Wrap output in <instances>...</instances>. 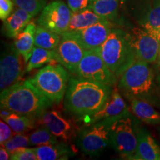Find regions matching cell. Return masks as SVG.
Instances as JSON below:
<instances>
[{
  "label": "cell",
  "instance_id": "cell-1",
  "mask_svg": "<svg viewBox=\"0 0 160 160\" xmlns=\"http://www.w3.org/2000/svg\"><path fill=\"white\" fill-rule=\"evenodd\" d=\"M153 64L137 59L119 78L117 88L128 101L144 100L160 108V71Z\"/></svg>",
  "mask_w": 160,
  "mask_h": 160
},
{
  "label": "cell",
  "instance_id": "cell-2",
  "mask_svg": "<svg viewBox=\"0 0 160 160\" xmlns=\"http://www.w3.org/2000/svg\"><path fill=\"white\" fill-rule=\"evenodd\" d=\"M113 87L79 77H70L65 95L66 111L79 118L99 111L111 94Z\"/></svg>",
  "mask_w": 160,
  "mask_h": 160
},
{
  "label": "cell",
  "instance_id": "cell-3",
  "mask_svg": "<svg viewBox=\"0 0 160 160\" xmlns=\"http://www.w3.org/2000/svg\"><path fill=\"white\" fill-rule=\"evenodd\" d=\"M53 104V102L44 96L29 79L20 81L1 92V108L35 119H39Z\"/></svg>",
  "mask_w": 160,
  "mask_h": 160
},
{
  "label": "cell",
  "instance_id": "cell-4",
  "mask_svg": "<svg viewBox=\"0 0 160 160\" xmlns=\"http://www.w3.org/2000/svg\"><path fill=\"white\" fill-rule=\"evenodd\" d=\"M99 52L106 65L119 79L137 60L127 31L118 28H112Z\"/></svg>",
  "mask_w": 160,
  "mask_h": 160
},
{
  "label": "cell",
  "instance_id": "cell-5",
  "mask_svg": "<svg viewBox=\"0 0 160 160\" xmlns=\"http://www.w3.org/2000/svg\"><path fill=\"white\" fill-rule=\"evenodd\" d=\"M139 123L130 112L117 118L110 127V145L123 159L133 160L137 145V132Z\"/></svg>",
  "mask_w": 160,
  "mask_h": 160
},
{
  "label": "cell",
  "instance_id": "cell-6",
  "mask_svg": "<svg viewBox=\"0 0 160 160\" xmlns=\"http://www.w3.org/2000/svg\"><path fill=\"white\" fill-rule=\"evenodd\" d=\"M62 65L43 67L29 80L44 96L53 103L59 104L65 97L70 74Z\"/></svg>",
  "mask_w": 160,
  "mask_h": 160
},
{
  "label": "cell",
  "instance_id": "cell-7",
  "mask_svg": "<svg viewBox=\"0 0 160 160\" xmlns=\"http://www.w3.org/2000/svg\"><path fill=\"white\" fill-rule=\"evenodd\" d=\"M117 119V118H116ZM115 119L86 125L78 131L76 145L84 154L99 157L110 145V127Z\"/></svg>",
  "mask_w": 160,
  "mask_h": 160
},
{
  "label": "cell",
  "instance_id": "cell-8",
  "mask_svg": "<svg viewBox=\"0 0 160 160\" xmlns=\"http://www.w3.org/2000/svg\"><path fill=\"white\" fill-rule=\"evenodd\" d=\"M27 72V62L14 45L2 43L0 57V90L3 92L21 81Z\"/></svg>",
  "mask_w": 160,
  "mask_h": 160
},
{
  "label": "cell",
  "instance_id": "cell-9",
  "mask_svg": "<svg viewBox=\"0 0 160 160\" xmlns=\"http://www.w3.org/2000/svg\"><path fill=\"white\" fill-rule=\"evenodd\" d=\"M125 31L137 59L149 63L157 62L160 44L159 32L140 26Z\"/></svg>",
  "mask_w": 160,
  "mask_h": 160
},
{
  "label": "cell",
  "instance_id": "cell-10",
  "mask_svg": "<svg viewBox=\"0 0 160 160\" xmlns=\"http://www.w3.org/2000/svg\"><path fill=\"white\" fill-rule=\"evenodd\" d=\"M76 75L112 87L119 82V78L113 74L102 58L99 48L85 51L82 59L78 65Z\"/></svg>",
  "mask_w": 160,
  "mask_h": 160
},
{
  "label": "cell",
  "instance_id": "cell-11",
  "mask_svg": "<svg viewBox=\"0 0 160 160\" xmlns=\"http://www.w3.org/2000/svg\"><path fill=\"white\" fill-rule=\"evenodd\" d=\"M72 16V11L61 0L52 1L41 12L38 24L49 31L62 35L67 31Z\"/></svg>",
  "mask_w": 160,
  "mask_h": 160
},
{
  "label": "cell",
  "instance_id": "cell-12",
  "mask_svg": "<svg viewBox=\"0 0 160 160\" xmlns=\"http://www.w3.org/2000/svg\"><path fill=\"white\" fill-rule=\"evenodd\" d=\"M61 41L55 49L56 60L72 74H76L78 65L85 55L86 50L68 32L61 35Z\"/></svg>",
  "mask_w": 160,
  "mask_h": 160
},
{
  "label": "cell",
  "instance_id": "cell-13",
  "mask_svg": "<svg viewBox=\"0 0 160 160\" xmlns=\"http://www.w3.org/2000/svg\"><path fill=\"white\" fill-rule=\"evenodd\" d=\"M112 24L108 20H102L86 28L68 32L79 42L86 51L101 47L111 33Z\"/></svg>",
  "mask_w": 160,
  "mask_h": 160
},
{
  "label": "cell",
  "instance_id": "cell-14",
  "mask_svg": "<svg viewBox=\"0 0 160 160\" xmlns=\"http://www.w3.org/2000/svg\"><path fill=\"white\" fill-rule=\"evenodd\" d=\"M130 112L128 106L122 97L118 88H113L111 96L103 107L93 115L84 118L83 121L86 125H88L105 119L122 117L128 114Z\"/></svg>",
  "mask_w": 160,
  "mask_h": 160
},
{
  "label": "cell",
  "instance_id": "cell-15",
  "mask_svg": "<svg viewBox=\"0 0 160 160\" xmlns=\"http://www.w3.org/2000/svg\"><path fill=\"white\" fill-rule=\"evenodd\" d=\"M40 124L45 125L58 139L68 142L74 133L72 122L57 111H46L39 119Z\"/></svg>",
  "mask_w": 160,
  "mask_h": 160
},
{
  "label": "cell",
  "instance_id": "cell-16",
  "mask_svg": "<svg viewBox=\"0 0 160 160\" xmlns=\"http://www.w3.org/2000/svg\"><path fill=\"white\" fill-rule=\"evenodd\" d=\"M133 160H160V147L145 128L138 129L137 145Z\"/></svg>",
  "mask_w": 160,
  "mask_h": 160
},
{
  "label": "cell",
  "instance_id": "cell-17",
  "mask_svg": "<svg viewBox=\"0 0 160 160\" xmlns=\"http://www.w3.org/2000/svg\"><path fill=\"white\" fill-rule=\"evenodd\" d=\"M151 0H121L120 8L126 15L140 27L145 25L148 15L151 11Z\"/></svg>",
  "mask_w": 160,
  "mask_h": 160
},
{
  "label": "cell",
  "instance_id": "cell-18",
  "mask_svg": "<svg viewBox=\"0 0 160 160\" xmlns=\"http://www.w3.org/2000/svg\"><path fill=\"white\" fill-rule=\"evenodd\" d=\"M32 17L28 12L19 8L4 21V34L7 37L15 38L31 22Z\"/></svg>",
  "mask_w": 160,
  "mask_h": 160
},
{
  "label": "cell",
  "instance_id": "cell-19",
  "mask_svg": "<svg viewBox=\"0 0 160 160\" xmlns=\"http://www.w3.org/2000/svg\"><path fill=\"white\" fill-rule=\"evenodd\" d=\"M129 102L131 113L137 119L151 125H159L160 112L157 111L153 105L137 99H131Z\"/></svg>",
  "mask_w": 160,
  "mask_h": 160
},
{
  "label": "cell",
  "instance_id": "cell-20",
  "mask_svg": "<svg viewBox=\"0 0 160 160\" xmlns=\"http://www.w3.org/2000/svg\"><path fill=\"white\" fill-rule=\"evenodd\" d=\"M37 26L35 23L31 22L21 33L14 38L13 45L18 51L23 56L28 63L31 57L33 50L35 47V34Z\"/></svg>",
  "mask_w": 160,
  "mask_h": 160
},
{
  "label": "cell",
  "instance_id": "cell-21",
  "mask_svg": "<svg viewBox=\"0 0 160 160\" xmlns=\"http://www.w3.org/2000/svg\"><path fill=\"white\" fill-rule=\"evenodd\" d=\"M38 160L68 159L74 155L72 149L65 142L38 146L35 148Z\"/></svg>",
  "mask_w": 160,
  "mask_h": 160
},
{
  "label": "cell",
  "instance_id": "cell-22",
  "mask_svg": "<svg viewBox=\"0 0 160 160\" xmlns=\"http://www.w3.org/2000/svg\"><path fill=\"white\" fill-rule=\"evenodd\" d=\"M102 20H107L97 15L90 8L83 11L72 13L68 28L66 32H73L79 31L91 26Z\"/></svg>",
  "mask_w": 160,
  "mask_h": 160
},
{
  "label": "cell",
  "instance_id": "cell-23",
  "mask_svg": "<svg viewBox=\"0 0 160 160\" xmlns=\"http://www.w3.org/2000/svg\"><path fill=\"white\" fill-rule=\"evenodd\" d=\"M121 0H91L88 8L108 21H115L119 17Z\"/></svg>",
  "mask_w": 160,
  "mask_h": 160
},
{
  "label": "cell",
  "instance_id": "cell-24",
  "mask_svg": "<svg viewBox=\"0 0 160 160\" xmlns=\"http://www.w3.org/2000/svg\"><path fill=\"white\" fill-rule=\"evenodd\" d=\"M61 35L38 26L35 34V46L48 50H55L61 41Z\"/></svg>",
  "mask_w": 160,
  "mask_h": 160
},
{
  "label": "cell",
  "instance_id": "cell-25",
  "mask_svg": "<svg viewBox=\"0 0 160 160\" xmlns=\"http://www.w3.org/2000/svg\"><path fill=\"white\" fill-rule=\"evenodd\" d=\"M56 60L55 50H48L35 46L31 57L27 63V72L42 67Z\"/></svg>",
  "mask_w": 160,
  "mask_h": 160
},
{
  "label": "cell",
  "instance_id": "cell-26",
  "mask_svg": "<svg viewBox=\"0 0 160 160\" xmlns=\"http://www.w3.org/2000/svg\"><path fill=\"white\" fill-rule=\"evenodd\" d=\"M36 120L28 116L13 112L4 121L8 124L15 133H25L34 128Z\"/></svg>",
  "mask_w": 160,
  "mask_h": 160
},
{
  "label": "cell",
  "instance_id": "cell-27",
  "mask_svg": "<svg viewBox=\"0 0 160 160\" xmlns=\"http://www.w3.org/2000/svg\"><path fill=\"white\" fill-rule=\"evenodd\" d=\"M29 139L31 146L37 147L59 142L58 138L42 124L29 135Z\"/></svg>",
  "mask_w": 160,
  "mask_h": 160
},
{
  "label": "cell",
  "instance_id": "cell-28",
  "mask_svg": "<svg viewBox=\"0 0 160 160\" xmlns=\"http://www.w3.org/2000/svg\"><path fill=\"white\" fill-rule=\"evenodd\" d=\"M143 28L160 33V0H153L151 11Z\"/></svg>",
  "mask_w": 160,
  "mask_h": 160
},
{
  "label": "cell",
  "instance_id": "cell-29",
  "mask_svg": "<svg viewBox=\"0 0 160 160\" xmlns=\"http://www.w3.org/2000/svg\"><path fill=\"white\" fill-rule=\"evenodd\" d=\"M19 8L28 11L32 17H35L47 5L48 0H13Z\"/></svg>",
  "mask_w": 160,
  "mask_h": 160
},
{
  "label": "cell",
  "instance_id": "cell-30",
  "mask_svg": "<svg viewBox=\"0 0 160 160\" xmlns=\"http://www.w3.org/2000/svg\"><path fill=\"white\" fill-rule=\"evenodd\" d=\"M4 147L9 151V153H13L17 149L21 148H25L31 146L30 144L29 136L25 135L24 133H16L13 135L4 144Z\"/></svg>",
  "mask_w": 160,
  "mask_h": 160
},
{
  "label": "cell",
  "instance_id": "cell-31",
  "mask_svg": "<svg viewBox=\"0 0 160 160\" xmlns=\"http://www.w3.org/2000/svg\"><path fill=\"white\" fill-rule=\"evenodd\" d=\"M12 160H38L37 153L34 148H21L17 149L11 154Z\"/></svg>",
  "mask_w": 160,
  "mask_h": 160
},
{
  "label": "cell",
  "instance_id": "cell-32",
  "mask_svg": "<svg viewBox=\"0 0 160 160\" xmlns=\"http://www.w3.org/2000/svg\"><path fill=\"white\" fill-rule=\"evenodd\" d=\"M13 130L3 119L0 122V144L3 145L13 136Z\"/></svg>",
  "mask_w": 160,
  "mask_h": 160
},
{
  "label": "cell",
  "instance_id": "cell-33",
  "mask_svg": "<svg viewBox=\"0 0 160 160\" xmlns=\"http://www.w3.org/2000/svg\"><path fill=\"white\" fill-rule=\"evenodd\" d=\"M13 9L12 0H0V19L2 21L7 19Z\"/></svg>",
  "mask_w": 160,
  "mask_h": 160
},
{
  "label": "cell",
  "instance_id": "cell-34",
  "mask_svg": "<svg viewBox=\"0 0 160 160\" xmlns=\"http://www.w3.org/2000/svg\"><path fill=\"white\" fill-rule=\"evenodd\" d=\"M91 0H68V5L72 13L79 12L88 8Z\"/></svg>",
  "mask_w": 160,
  "mask_h": 160
},
{
  "label": "cell",
  "instance_id": "cell-35",
  "mask_svg": "<svg viewBox=\"0 0 160 160\" xmlns=\"http://www.w3.org/2000/svg\"><path fill=\"white\" fill-rule=\"evenodd\" d=\"M0 159L1 160H8L11 159V153L5 148V147L1 145L0 148Z\"/></svg>",
  "mask_w": 160,
  "mask_h": 160
},
{
  "label": "cell",
  "instance_id": "cell-36",
  "mask_svg": "<svg viewBox=\"0 0 160 160\" xmlns=\"http://www.w3.org/2000/svg\"><path fill=\"white\" fill-rule=\"evenodd\" d=\"M12 113H13V112L9 111V110H8V109L1 108V113H0V116H1V119L4 120L5 119V118L9 117V116L11 115Z\"/></svg>",
  "mask_w": 160,
  "mask_h": 160
},
{
  "label": "cell",
  "instance_id": "cell-37",
  "mask_svg": "<svg viewBox=\"0 0 160 160\" xmlns=\"http://www.w3.org/2000/svg\"><path fill=\"white\" fill-rule=\"evenodd\" d=\"M157 63L158 66H160V44H159V53H158V57L157 60Z\"/></svg>",
  "mask_w": 160,
  "mask_h": 160
},
{
  "label": "cell",
  "instance_id": "cell-38",
  "mask_svg": "<svg viewBox=\"0 0 160 160\" xmlns=\"http://www.w3.org/2000/svg\"><path fill=\"white\" fill-rule=\"evenodd\" d=\"M158 130H159V135H160V126H159V129H158Z\"/></svg>",
  "mask_w": 160,
  "mask_h": 160
},
{
  "label": "cell",
  "instance_id": "cell-39",
  "mask_svg": "<svg viewBox=\"0 0 160 160\" xmlns=\"http://www.w3.org/2000/svg\"><path fill=\"white\" fill-rule=\"evenodd\" d=\"M51 1H58V0H51Z\"/></svg>",
  "mask_w": 160,
  "mask_h": 160
}]
</instances>
